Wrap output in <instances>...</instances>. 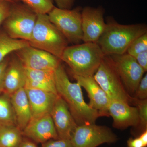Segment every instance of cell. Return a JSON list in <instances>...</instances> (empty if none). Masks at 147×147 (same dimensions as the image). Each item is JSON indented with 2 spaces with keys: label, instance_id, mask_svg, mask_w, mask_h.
Returning a JSON list of instances; mask_svg holds the SVG:
<instances>
[{
  "label": "cell",
  "instance_id": "6da1fadb",
  "mask_svg": "<svg viewBox=\"0 0 147 147\" xmlns=\"http://www.w3.org/2000/svg\"><path fill=\"white\" fill-rule=\"evenodd\" d=\"M55 87L57 94L68 105L77 125L95 123L101 115L84 100L81 86L69 80L65 69L60 64L55 70Z\"/></svg>",
  "mask_w": 147,
  "mask_h": 147
},
{
  "label": "cell",
  "instance_id": "7a4b0ae2",
  "mask_svg": "<svg viewBox=\"0 0 147 147\" xmlns=\"http://www.w3.org/2000/svg\"><path fill=\"white\" fill-rule=\"evenodd\" d=\"M146 33L145 24L122 25L109 20L97 43L105 55H122L134 40Z\"/></svg>",
  "mask_w": 147,
  "mask_h": 147
},
{
  "label": "cell",
  "instance_id": "3957f363",
  "mask_svg": "<svg viewBox=\"0 0 147 147\" xmlns=\"http://www.w3.org/2000/svg\"><path fill=\"white\" fill-rule=\"evenodd\" d=\"M105 56L97 42H83L67 46L61 60L70 67L73 75L93 76Z\"/></svg>",
  "mask_w": 147,
  "mask_h": 147
},
{
  "label": "cell",
  "instance_id": "277c9868",
  "mask_svg": "<svg viewBox=\"0 0 147 147\" xmlns=\"http://www.w3.org/2000/svg\"><path fill=\"white\" fill-rule=\"evenodd\" d=\"M28 42L30 46L48 52L60 59L68 44L63 35L50 22L47 14H37Z\"/></svg>",
  "mask_w": 147,
  "mask_h": 147
},
{
  "label": "cell",
  "instance_id": "5b68a950",
  "mask_svg": "<svg viewBox=\"0 0 147 147\" xmlns=\"http://www.w3.org/2000/svg\"><path fill=\"white\" fill-rule=\"evenodd\" d=\"M37 14L20 2L11 4L8 16L2 24L4 31L14 39L28 41L37 20Z\"/></svg>",
  "mask_w": 147,
  "mask_h": 147
},
{
  "label": "cell",
  "instance_id": "8992f818",
  "mask_svg": "<svg viewBox=\"0 0 147 147\" xmlns=\"http://www.w3.org/2000/svg\"><path fill=\"white\" fill-rule=\"evenodd\" d=\"M93 77L110 100L133 103L134 98L125 89L110 55H105Z\"/></svg>",
  "mask_w": 147,
  "mask_h": 147
},
{
  "label": "cell",
  "instance_id": "52a82bcc",
  "mask_svg": "<svg viewBox=\"0 0 147 147\" xmlns=\"http://www.w3.org/2000/svg\"><path fill=\"white\" fill-rule=\"evenodd\" d=\"M82 8L62 9L54 7L47 14L50 22L60 32L67 42L74 45L83 42Z\"/></svg>",
  "mask_w": 147,
  "mask_h": 147
},
{
  "label": "cell",
  "instance_id": "ba28073f",
  "mask_svg": "<svg viewBox=\"0 0 147 147\" xmlns=\"http://www.w3.org/2000/svg\"><path fill=\"white\" fill-rule=\"evenodd\" d=\"M117 140V135L109 127L95 123L77 125L70 139L74 147H97Z\"/></svg>",
  "mask_w": 147,
  "mask_h": 147
},
{
  "label": "cell",
  "instance_id": "9c48e42d",
  "mask_svg": "<svg viewBox=\"0 0 147 147\" xmlns=\"http://www.w3.org/2000/svg\"><path fill=\"white\" fill-rule=\"evenodd\" d=\"M110 56L127 91L130 95L134 94L146 72L127 53Z\"/></svg>",
  "mask_w": 147,
  "mask_h": 147
},
{
  "label": "cell",
  "instance_id": "30bf717a",
  "mask_svg": "<svg viewBox=\"0 0 147 147\" xmlns=\"http://www.w3.org/2000/svg\"><path fill=\"white\" fill-rule=\"evenodd\" d=\"M14 53L24 66L30 69L54 71L61 61L54 55L30 45Z\"/></svg>",
  "mask_w": 147,
  "mask_h": 147
},
{
  "label": "cell",
  "instance_id": "8fae6325",
  "mask_svg": "<svg viewBox=\"0 0 147 147\" xmlns=\"http://www.w3.org/2000/svg\"><path fill=\"white\" fill-rule=\"evenodd\" d=\"M101 7H85L82 9L83 42H97L106 26Z\"/></svg>",
  "mask_w": 147,
  "mask_h": 147
},
{
  "label": "cell",
  "instance_id": "7c38bea8",
  "mask_svg": "<svg viewBox=\"0 0 147 147\" xmlns=\"http://www.w3.org/2000/svg\"><path fill=\"white\" fill-rule=\"evenodd\" d=\"M22 134L36 144H42L50 139H59L50 115L32 118Z\"/></svg>",
  "mask_w": 147,
  "mask_h": 147
},
{
  "label": "cell",
  "instance_id": "4fadbf2b",
  "mask_svg": "<svg viewBox=\"0 0 147 147\" xmlns=\"http://www.w3.org/2000/svg\"><path fill=\"white\" fill-rule=\"evenodd\" d=\"M59 139L70 140L77 125L67 103L58 95L50 113Z\"/></svg>",
  "mask_w": 147,
  "mask_h": 147
},
{
  "label": "cell",
  "instance_id": "5bb4252c",
  "mask_svg": "<svg viewBox=\"0 0 147 147\" xmlns=\"http://www.w3.org/2000/svg\"><path fill=\"white\" fill-rule=\"evenodd\" d=\"M76 82L86 90L90 99L88 105L97 110L101 117H109L108 107L110 99L93 76H82L73 75Z\"/></svg>",
  "mask_w": 147,
  "mask_h": 147
},
{
  "label": "cell",
  "instance_id": "9a60e30c",
  "mask_svg": "<svg viewBox=\"0 0 147 147\" xmlns=\"http://www.w3.org/2000/svg\"><path fill=\"white\" fill-rule=\"evenodd\" d=\"M109 116L113 119V126L119 129L129 127H138L139 117L138 110L129 103L121 100H110L108 107Z\"/></svg>",
  "mask_w": 147,
  "mask_h": 147
},
{
  "label": "cell",
  "instance_id": "2e32d148",
  "mask_svg": "<svg viewBox=\"0 0 147 147\" xmlns=\"http://www.w3.org/2000/svg\"><path fill=\"white\" fill-rule=\"evenodd\" d=\"M25 89L30 107L32 119L50 115L58 94L43 90Z\"/></svg>",
  "mask_w": 147,
  "mask_h": 147
},
{
  "label": "cell",
  "instance_id": "e0dca14e",
  "mask_svg": "<svg viewBox=\"0 0 147 147\" xmlns=\"http://www.w3.org/2000/svg\"><path fill=\"white\" fill-rule=\"evenodd\" d=\"M26 76L25 67L16 57L9 58L4 79L3 93L10 96L25 87Z\"/></svg>",
  "mask_w": 147,
  "mask_h": 147
},
{
  "label": "cell",
  "instance_id": "ac0fdd59",
  "mask_svg": "<svg viewBox=\"0 0 147 147\" xmlns=\"http://www.w3.org/2000/svg\"><path fill=\"white\" fill-rule=\"evenodd\" d=\"M25 69L26 80L24 88L43 90L57 94L55 70H35L26 67Z\"/></svg>",
  "mask_w": 147,
  "mask_h": 147
},
{
  "label": "cell",
  "instance_id": "d6986e66",
  "mask_svg": "<svg viewBox=\"0 0 147 147\" xmlns=\"http://www.w3.org/2000/svg\"><path fill=\"white\" fill-rule=\"evenodd\" d=\"M10 97L16 126L22 131L32 119L30 107L25 88L18 90Z\"/></svg>",
  "mask_w": 147,
  "mask_h": 147
},
{
  "label": "cell",
  "instance_id": "ffe728a7",
  "mask_svg": "<svg viewBox=\"0 0 147 147\" xmlns=\"http://www.w3.org/2000/svg\"><path fill=\"white\" fill-rule=\"evenodd\" d=\"M28 45L27 40L14 39L4 31H0V63L10 53Z\"/></svg>",
  "mask_w": 147,
  "mask_h": 147
},
{
  "label": "cell",
  "instance_id": "44dd1931",
  "mask_svg": "<svg viewBox=\"0 0 147 147\" xmlns=\"http://www.w3.org/2000/svg\"><path fill=\"white\" fill-rule=\"evenodd\" d=\"M24 138L22 131L16 125L0 127V146L18 147Z\"/></svg>",
  "mask_w": 147,
  "mask_h": 147
},
{
  "label": "cell",
  "instance_id": "7402d4cb",
  "mask_svg": "<svg viewBox=\"0 0 147 147\" xmlns=\"http://www.w3.org/2000/svg\"><path fill=\"white\" fill-rule=\"evenodd\" d=\"M8 125H16V119L10 96L2 93L0 94V127Z\"/></svg>",
  "mask_w": 147,
  "mask_h": 147
},
{
  "label": "cell",
  "instance_id": "603a6c76",
  "mask_svg": "<svg viewBox=\"0 0 147 147\" xmlns=\"http://www.w3.org/2000/svg\"><path fill=\"white\" fill-rule=\"evenodd\" d=\"M20 2L30 9L37 14H48L54 7L53 0H13Z\"/></svg>",
  "mask_w": 147,
  "mask_h": 147
},
{
  "label": "cell",
  "instance_id": "cb8c5ba5",
  "mask_svg": "<svg viewBox=\"0 0 147 147\" xmlns=\"http://www.w3.org/2000/svg\"><path fill=\"white\" fill-rule=\"evenodd\" d=\"M147 51V33L139 36L129 45L126 53L133 57L140 53Z\"/></svg>",
  "mask_w": 147,
  "mask_h": 147
},
{
  "label": "cell",
  "instance_id": "d4e9b609",
  "mask_svg": "<svg viewBox=\"0 0 147 147\" xmlns=\"http://www.w3.org/2000/svg\"><path fill=\"white\" fill-rule=\"evenodd\" d=\"M133 103L136 105L138 110L139 126L142 131H144L147 129V99L139 100L134 98Z\"/></svg>",
  "mask_w": 147,
  "mask_h": 147
},
{
  "label": "cell",
  "instance_id": "484cf974",
  "mask_svg": "<svg viewBox=\"0 0 147 147\" xmlns=\"http://www.w3.org/2000/svg\"><path fill=\"white\" fill-rule=\"evenodd\" d=\"M133 97L139 100L147 99V74L143 76L139 82Z\"/></svg>",
  "mask_w": 147,
  "mask_h": 147
},
{
  "label": "cell",
  "instance_id": "4316f807",
  "mask_svg": "<svg viewBox=\"0 0 147 147\" xmlns=\"http://www.w3.org/2000/svg\"><path fill=\"white\" fill-rule=\"evenodd\" d=\"M41 147H74L70 140L59 139H50L41 144Z\"/></svg>",
  "mask_w": 147,
  "mask_h": 147
},
{
  "label": "cell",
  "instance_id": "83f0119b",
  "mask_svg": "<svg viewBox=\"0 0 147 147\" xmlns=\"http://www.w3.org/2000/svg\"><path fill=\"white\" fill-rule=\"evenodd\" d=\"M12 3L5 1H0V26L8 16Z\"/></svg>",
  "mask_w": 147,
  "mask_h": 147
},
{
  "label": "cell",
  "instance_id": "f1b7e54d",
  "mask_svg": "<svg viewBox=\"0 0 147 147\" xmlns=\"http://www.w3.org/2000/svg\"><path fill=\"white\" fill-rule=\"evenodd\" d=\"M9 58L8 57L0 63V94L3 93L4 79L6 69L9 61Z\"/></svg>",
  "mask_w": 147,
  "mask_h": 147
},
{
  "label": "cell",
  "instance_id": "f546056e",
  "mask_svg": "<svg viewBox=\"0 0 147 147\" xmlns=\"http://www.w3.org/2000/svg\"><path fill=\"white\" fill-rule=\"evenodd\" d=\"M134 58L138 63L144 70L145 72H147V51L140 53Z\"/></svg>",
  "mask_w": 147,
  "mask_h": 147
},
{
  "label": "cell",
  "instance_id": "4dcf8cb0",
  "mask_svg": "<svg viewBox=\"0 0 147 147\" xmlns=\"http://www.w3.org/2000/svg\"><path fill=\"white\" fill-rule=\"evenodd\" d=\"M57 7L62 9H71L74 0H54Z\"/></svg>",
  "mask_w": 147,
  "mask_h": 147
},
{
  "label": "cell",
  "instance_id": "1f68e13d",
  "mask_svg": "<svg viewBox=\"0 0 147 147\" xmlns=\"http://www.w3.org/2000/svg\"><path fill=\"white\" fill-rule=\"evenodd\" d=\"M127 147H145L139 137L129 138L127 141Z\"/></svg>",
  "mask_w": 147,
  "mask_h": 147
},
{
  "label": "cell",
  "instance_id": "d6a6232c",
  "mask_svg": "<svg viewBox=\"0 0 147 147\" xmlns=\"http://www.w3.org/2000/svg\"><path fill=\"white\" fill-rule=\"evenodd\" d=\"M18 147H37L36 143L28 138H23L22 142Z\"/></svg>",
  "mask_w": 147,
  "mask_h": 147
},
{
  "label": "cell",
  "instance_id": "836d02e7",
  "mask_svg": "<svg viewBox=\"0 0 147 147\" xmlns=\"http://www.w3.org/2000/svg\"><path fill=\"white\" fill-rule=\"evenodd\" d=\"M139 138L142 140L144 144L145 147L147 146V129L144 131H142V134L139 136Z\"/></svg>",
  "mask_w": 147,
  "mask_h": 147
},
{
  "label": "cell",
  "instance_id": "e575fe53",
  "mask_svg": "<svg viewBox=\"0 0 147 147\" xmlns=\"http://www.w3.org/2000/svg\"><path fill=\"white\" fill-rule=\"evenodd\" d=\"M0 1H7L11 3H14L13 0H0Z\"/></svg>",
  "mask_w": 147,
  "mask_h": 147
},
{
  "label": "cell",
  "instance_id": "d590c367",
  "mask_svg": "<svg viewBox=\"0 0 147 147\" xmlns=\"http://www.w3.org/2000/svg\"><path fill=\"white\" fill-rule=\"evenodd\" d=\"M0 147H1V146H0Z\"/></svg>",
  "mask_w": 147,
  "mask_h": 147
}]
</instances>
